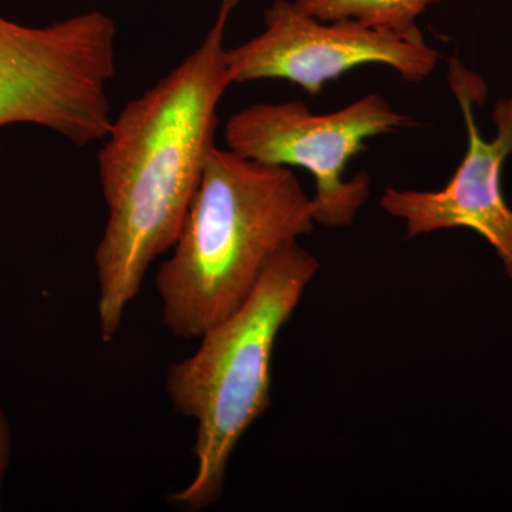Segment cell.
Wrapping results in <instances>:
<instances>
[{"mask_svg":"<svg viewBox=\"0 0 512 512\" xmlns=\"http://www.w3.org/2000/svg\"><path fill=\"white\" fill-rule=\"evenodd\" d=\"M241 0H222L200 46L111 120L97 156L109 208L96 249L101 339L111 342L157 256L174 247L231 86L224 45Z\"/></svg>","mask_w":512,"mask_h":512,"instance_id":"1","label":"cell"},{"mask_svg":"<svg viewBox=\"0 0 512 512\" xmlns=\"http://www.w3.org/2000/svg\"><path fill=\"white\" fill-rule=\"evenodd\" d=\"M313 201L289 167L211 148L156 286L175 338L200 339L247 301L266 265L315 229Z\"/></svg>","mask_w":512,"mask_h":512,"instance_id":"2","label":"cell"},{"mask_svg":"<svg viewBox=\"0 0 512 512\" xmlns=\"http://www.w3.org/2000/svg\"><path fill=\"white\" fill-rule=\"evenodd\" d=\"M318 269V259L298 241L285 245L247 301L201 336L194 355L168 369L171 406L197 421V473L173 498L181 508L205 510L221 497L232 453L271 407L276 339Z\"/></svg>","mask_w":512,"mask_h":512,"instance_id":"3","label":"cell"},{"mask_svg":"<svg viewBox=\"0 0 512 512\" xmlns=\"http://www.w3.org/2000/svg\"><path fill=\"white\" fill-rule=\"evenodd\" d=\"M116 37V23L100 10L45 28L0 18V128L35 124L76 146L104 140Z\"/></svg>","mask_w":512,"mask_h":512,"instance_id":"4","label":"cell"},{"mask_svg":"<svg viewBox=\"0 0 512 512\" xmlns=\"http://www.w3.org/2000/svg\"><path fill=\"white\" fill-rule=\"evenodd\" d=\"M419 126L372 93L328 114H313L301 100L258 103L238 111L225 126L228 150L256 163L301 167L315 178L313 215L323 227H348L370 195V178L346 180L349 161L369 138Z\"/></svg>","mask_w":512,"mask_h":512,"instance_id":"5","label":"cell"},{"mask_svg":"<svg viewBox=\"0 0 512 512\" xmlns=\"http://www.w3.org/2000/svg\"><path fill=\"white\" fill-rule=\"evenodd\" d=\"M264 20L261 35L227 49L232 84L282 79L318 96L330 80L363 64H384L406 82L420 83L440 59L420 29L397 33L355 20L322 22L291 0H275Z\"/></svg>","mask_w":512,"mask_h":512,"instance_id":"6","label":"cell"},{"mask_svg":"<svg viewBox=\"0 0 512 512\" xmlns=\"http://www.w3.org/2000/svg\"><path fill=\"white\" fill-rule=\"evenodd\" d=\"M448 84L466 121V156L441 190L386 188L380 204L387 214L404 221L407 238L440 229L468 228L477 232L497 251L512 279V210L501 185L505 160L512 154V96L495 103L497 136L485 140L474 120V104H484L487 97L484 80L460 59L451 57Z\"/></svg>","mask_w":512,"mask_h":512,"instance_id":"7","label":"cell"},{"mask_svg":"<svg viewBox=\"0 0 512 512\" xmlns=\"http://www.w3.org/2000/svg\"><path fill=\"white\" fill-rule=\"evenodd\" d=\"M306 15L322 20H355L370 28L412 33L417 18L440 0H293Z\"/></svg>","mask_w":512,"mask_h":512,"instance_id":"8","label":"cell"},{"mask_svg":"<svg viewBox=\"0 0 512 512\" xmlns=\"http://www.w3.org/2000/svg\"><path fill=\"white\" fill-rule=\"evenodd\" d=\"M10 456V427L5 413L0 409V487L9 466Z\"/></svg>","mask_w":512,"mask_h":512,"instance_id":"9","label":"cell"}]
</instances>
